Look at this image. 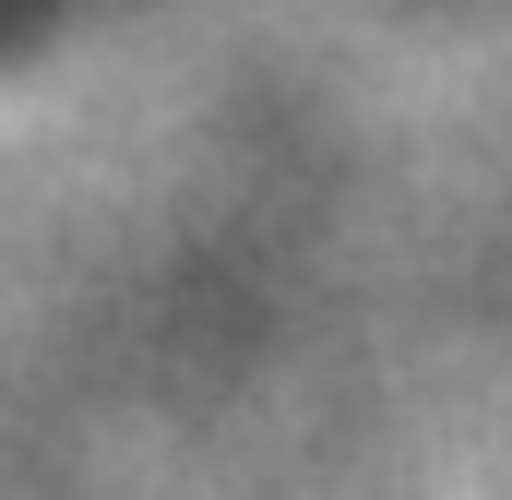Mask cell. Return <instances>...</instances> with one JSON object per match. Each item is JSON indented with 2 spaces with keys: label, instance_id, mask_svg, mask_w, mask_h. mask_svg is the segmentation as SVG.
Returning <instances> with one entry per match:
<instances>
[{
  "label": "cell",
  "instance_id": "1",
  "mask_svg": "<svg viewBox=\"0 0 512 500\" xmlns=\"http://www.w3.org/2000/svg\"><path fill=\"white\" fill-rule=\"evenodd\" d=\"M60 12H72V0H0V60H12V48H24V36H48V24H60Z\"/></svg>",
  "mask_w": 512,
  "mask_h": 500
}]
</instances>
